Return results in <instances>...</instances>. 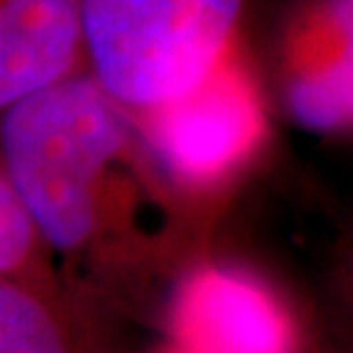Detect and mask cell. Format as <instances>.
Masks as SVG:
<instances>
[{
	"mask_svg": "<svg viewBox=\"0 0 353 353\" xmlns=\"http://www.w3.org/2000/svg\"><path fill=\"white\" fill-rule=\"evenodd\" d=\"M79 0H0V110L71 76Z\"/></svg>",
	"mask_w": 353,
	"mask_h": 353,
	"instance_id": "obj_5",
	"label": "cell"
},
{
	"mask_svg": "<svg viewBox=\"0 0 353 353\" xmlns=\"http://www.w3.org/2000/svg\"><path fill=\"white\" fill-rule=\"evenodd\" d=\"M296 341L275 299L246 275L204 267L181 285L168 353H293Z\"/></svg>",
	"mask_w": 353,
	"mask_h": 353,
	"instance_id": "obj_4",
	"label": "cell"
},
{
	"mask_svg": "<svg viewBox=\"0 0 353 353\" xmlns=\"http://www.w3.org/2000/svg\"><path fill=\"white\" fill-rule=\"evenodd\" d=\"M126 141L123 108L92 76H65L3 110V176L42 246L65 256L97 249L105 186Z\"/></svg>",
	"mask_w": 353,
	"mask_h": 353,
	"instance_id": "obj_1",
	"label": "cell"
},
{
	"mask_svg": "<svg viewBox=\"0 0 353 353\" xmlns=\"http://www.w3.org/2000/svg\"><path fill=\"white\" fill-rule=\"evenodd\" d=\"M39 246L42 241L29 214L21 207L19 196L13 194L11 183L0 173V278L42 285L34 275Z\"/></svg>",
	"mask_w": 353,
	"mask_h": 353,
	"instance_id": "obj_8",
	"label": "cell"
},
{
	"mask_svg": "<svg viewBox=\"0 0 353 353\" xmlns=\"http://www.w3.org/2000/svg\"><path fill=\"white\" fill-rule=\"evenodd\" d=\"M351 37L338 39L325 55L306 61L288 87V108L296 123L312 131H335L351 118L353 102Z\"/></svg>",
	"mask_w": 353,
	"mask_h": 353,
	"instance_id": "obj_7",
	"label": "cell"
},
{
	"mask_svg": "<svg viewBox=\"0 0 353 353\" xmlns=\"http://www.w3.org/2000/svg\"><path fill=\"white\" fill-rule=\"evenodd\" d=\"M0 353H108L50 290L0 278Z\"/></svg>",
	"mask_w": 353,
	"mask_h": 353,
	"instance_id": "obj_6",
	"label": "cell"
},
{
	"mask_svg": "<svg viewBox=\"0 0 353 353\" xmlns=\"http://www.w3.org/2000/svg\"><path fill=\"white\" fill-rule=\"evenodd\" d=\"M243 0H79L92 79L121 108L150 113L220 63Z\"/></svg>",
	"mask_w": 353,
	"mask_h": 353,
	"instance_id": "obj_2",
	"label": "cell"
},
{
	"mask_svg": "<svg viewBox=\"0 0 353 353\" xmlns=\"http://www.w3.org/2000/svg\"><path fill=\"white\" fill-rule=\"evenodd\" d=\"M157 157L186 181H210L243 157L259 134V108L236 71L212 68L186 94L150 110Z\"/></svg>",
	"mask_w": 353,
	"mask_h": 353,
	"instance_id": "obj_3",
	"label": "cell"
}]
</instances>
